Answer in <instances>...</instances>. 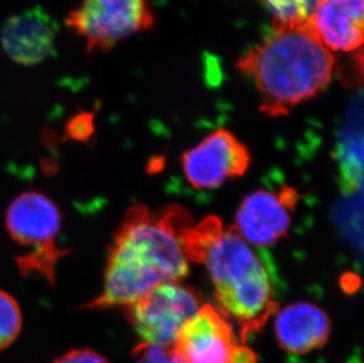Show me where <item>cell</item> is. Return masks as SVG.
Segmentation results:
<instances>
[{
    "label": "cell",
    "instance_id": "3",
    "mask_svg": "<svg viewBox=\"0 0 364 363\" xmlns=\"http://www.w3.org/2000/svg\"><path fill=\"white\" fill-rule=\"evenodd\" d=\"M335 63L313 32L301 26L272 28L238 59L236 68L256 86L261 112L281 117L320 96L333 80Z\"/></svg>",
    "mask_w": 364,
    "mask_h": 363
},
{
    "label": "cell",
    "instance_id": "5",
    "mask_svg": "<svg viewBox=\"0 0 364 363\" xmlns=\"http://www.w3.org/2000/svg\"><path fill=\"white\" fill-rule=\"evenodd\" d=\"M202 296L182 281L157 285L125 307V315L143 342L173 347L183 327L200 310Z\"/></svg>",
    "mask_w": 364,
    "mask_h": 363
},
{
    "label": "cell",
    "instance_id": "15",
    "mask_svg": "<svg viewBox=\"0 0 364 363\" xmlns=\"http://www.w3.org/2000/svg\"><path fill=\"white\" fill-rule=\"evenodd\" d=\"M134 363H184L173 347L141 342L132 352Z\"/></svg>",
    "mask_w": 364,
    "mask_h": 363
},
{
    "label": "cell",
    "instance_id": "12",
    "mask_svg": "<svg viewBox=\"0 0 364 363\" xmlns=\"http://www.w3.org/2000/svg\"><path fill=\"white\" fill-rule=\"evenodd\" d=\"M330 330L328 314L309 302L288 305L276 317V337L287 353L301 355L320 349L329 339Z\"/></svg>",
    "mask_w": 364,
    "mask_h": 363
},
{
    "label": "cell",
    "instance_id": "6",
    "mask_svg": "<svg viewBox=\"0 0 364 363\" xmlns=\"http://www.w3.org/2000/svg\"><path fill=\"white\" fill-rule=\"evenodd\" d=\"M66 25L85 41L86 51L103 52L155 25L148 0H82Z\"/></svg>",
    "mask_w": 364,
    "mask_h": 363
},
{
    "label": "cell",
    "instance_id": "18",
    "mask_svg": "<svg viewBox=\"0 0 364 363\" xmlns=\"http://www.w3.org/2000/svg\"><path fill=\"white\" fill-rule=\"evenodd\" d=\"M254 352L244 344H237L231 357V363H256Z\"/></svg>",
    "mask_w": 364,
    "mask_h": 363
},
{
    "label": "cell",
    "instance_id": "8",
    "mask_svg": "<svg viewBox=\"0 0 364 363\" xmlns=\"http://www.w3.org/2000/svg\"><path fill=\"white\" fill-rule=\"evenodd\" d=\"M299 192L290 186L279 191L257 190L247 195L236 214L234 229L247 243L269 247L287 236Z\"/></svg>",
    "mask_w": 364,
    "mask_h": 363
},
{
    "label": "cell",
    "instance_id": "2",
    "mask_svg": "<svg viewBox=\"0 0 364 363\" xmlns=\"http://www.w3.org/2000/svg\"><path fill=\"white\" fill-rule=\"evenodd\" d=\"M188 261L205 264L218 310L234 319L242 339L258 332L279 310L272 278L250 244L216 216L206 217L183 233Z\"/></svg>",
    "mask_w": 364,
    "mask_h": 363
},
{
    "label": "cell",
    "instance_id": "14",
    "mask_svg": "<svg viewBox=\"0 0 364 363\" xmlns=\"http://www.w3.org/2000/svg\"><path fill=\"white\" fill-rule=\"evenodd\" d=\"M23 327V316L17 300L0 290V350L6 349L17 340Z\"/></svg>",
    "mask_w": 364,
    "mask_h": 363
},
{
    "label": "cell",
    "instance_id": "1",
    "mask_svg": "<svg viewBox=\"0 0 364 363\" xmlns=\"http://www.w3.org/2000/svg\"><path fill=\"white\" fill-rule=\"evenodd\" d=\"M190 226V214L181 206L127 210L110 244L103 290L84 308H125L157 285L182 281L190 269L182 237Z\"/></svg>",
    "mask_w": 364,
    "mask_h": 363
},
{
    "label": "cell",
    "instance_id": "17",
    "mask_svg": "<svg viewBox=\"0 0 364 363\" xmlns=\"http://www.w3.org/2000/svg\"><path fill=\"white\" fill-rule=\"evenodd\" d=\"M55 363H109V361L92 349H73L58 357Z\"/></svg>",
    "mask_w": 364,
    "mask_h": 363
},
{
    "label": "cell",
    "instance_id": "11",
    "mask_svg": "<svg viewBox=\"0 0 364 363\" xmlns=\"http://www.w3.org/2000/svg\"><path fill=\"white\" fill-rule=\"evenodd\" d=\"M306 26L333 55L361 51L364 0H323Z\"/></svg>",
    "mask_w": 364,
    "mask_h": 363
},
{
    "label": "cell",
    "instance_id": "16",
    "mask_svg": "<svg viewBox=\"0 0 364 363\" xmlns=\"http://www.w3.org/2000/svg\"><path fill=\"white\" fill-rule=\"evenodd\" d=\"M93 117L90 113H80L73 117L66 125V136L75 141L84 142L92 135Z\"/></svg>",
    "mask_w": 364,
    "mask_h": 363
},
{
    "label": "cell",
    "instance_id": "9",
    "mask_svg": "<svg viewBox=\"0 0 364 363\" xmlns=\"http://www.w3.org/2000/svg\"><path fill=\"white\" fill-rule=\"evenodd\" d=\"M238 343L225 316L213 305H202L176 340V352L184 363H231Z\"/></svg>",
    "mask_w": 364,
    "mask_h": 363
},
{
    "label": "cell",
    "instance_id": "4",
    "mask_svg": "<svg viewBox=\"0 0 364 363\" xmlns=\"http://www.w3.org/2000/svg\"><path fill=\"white\" fill-rule=\"evenodd\" d=\"M62 222L57 204L41 192H23L11 203L6 211L7 233L21 247L33 249L16 258L23 276L36 273L55 285V265L70 253L55 243Z\"/></svg>",
    "mask_w": 364,
    "mask_h": 363
},
{
    "label": "cell",
    "instance_id": "13",
    "mask_svg": "<svg viewBox=\"0 0 364 363\" xmlns=\"http://www.w3.org/2000/svg\"><path fill=\"white\" fill-rule=\"evenodd\" d=\"M272 14V28L306 26L323 0H263Z\"/></svg>",
    "mask_w": 364,
    "mask_h": 363
},
{
    "label": "cell",
    "instance_id": "7",
    "mask_svg": "<svg viewBox=\"0 0 364 363\" xmlns=\"http://www.w3.org/2000/svg\"><path fill=\"white\" fill-rule=\"evenodd\" d=\"M250 161V152L236 136L225 129H217L183 154L182 165L193 188L210 190L241 177Z\"/></svg>",
    "mask_w": 364,
    "mask_h": 363
},
{
    "label": "cell",
    "instance_id": "10",
    "mask_svg": "<svg viewBox=\"0 0 364 363\" xmlns=\"http://www.w3.org/2000/svg\"><path fill=\"white\" fill-rule=\"evenodd\" d=\"M57 25L41 7L9 18L0 41L9 58L21 65H37L55 51Z\"/></svg>",
    "mask_w": 364,
    "mask_h": 363
}]
</instances>
